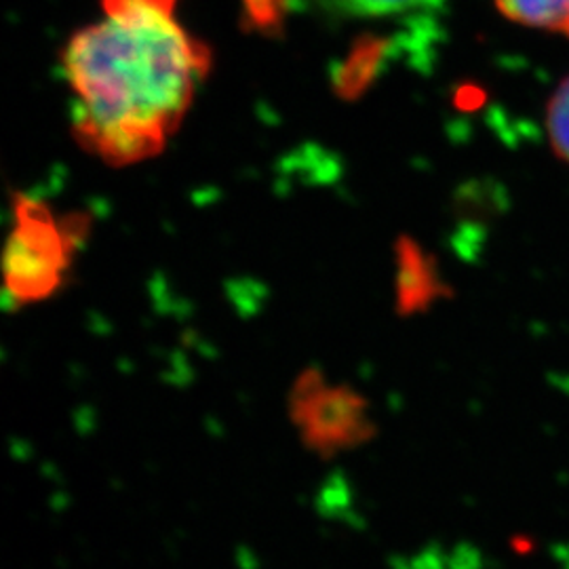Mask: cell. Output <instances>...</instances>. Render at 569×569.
<instances>
[{
  "label": "cell",
  "mask_w": 569,
  "mask_h": 569,
  "mask_svg": "<svg viewBox=\"0 0 569 569\" xmlns=\"http://www.w3.org/2000/svg\"><path fill=\"white\" fill-rule=\"evenodd\" d=\"M178 0H102V18L61 53L72 136L110 167L159 157L209 77L211 51L178 20Z\"/></svg>",
  "instance_id": "obj_1"
},
{
  "label": "cell",
  "mask_w": 569,
  "mask_h": 569,
  "mask_svg": "<svg viewBox=\"0 0 569 569\" xmlns=\"http://www.w3.org/2000/svg\"><path fill=\"white\" fill-rule=\"evenodd\" d=\"M13 222L0 251V284L16 306L41 305L60 293L87 241L89 218L58 213L32 194L13 197Z\"/></svg>",
  "instance_id": "obj_2"
},
{
  "label": "cell",
  "mask_w": 569,
  "mask_h": 569,
  "mask_svg": "<svg viewBox=\"0 0 569 569\" xmlns=\"http://www.w3.org/2000/svg\"><path fill=\"white\" fill-rule=\"evenodd\" d=\"M289 420L305 448L321 458L359 448L376 435L366 397L355 388L327 380L317 367H308L293 380Z\"/></svg>",
  "instance_id": "obj_3"
},
{
  "label": "cell",
  "mask_w": 569,
  "mask_h": 569,
  "mask_svg": "<svg viewBox=\"0 0 569 569\" xmlns=\"http://www.w3.org/2000/svg\"><path fill=\"white\" fill-rule=\"evenodd\" d=\"M507 20L569 39V0H493Z\"/></svg>",
  "instance_id": "obj_4"
},
{
  "label": "cell",
  "mask_w": 569,
  "mask_h": 569,
  "mask_svg": "<svg viewBox=\"0 0 569 569\" xmlns=\"http://www.w3.org/2000/svg\"><path fill=\"white\" fill-rule=\"evenodd\" d=\"M327 7L338 9L352 18H390L411 11L439 9L443 0H323Z\"/></svg>",
  "instance_id": "obj_5"
},
{
  "label": "cell",
  "mask_w": 569,
  "mask_h": 569,
  "mask_svg": "<svg viewBox=\"0 0 569 569\" xmlns=\"http://www.w3.org/2000/svg\"><path fill=\"white\" fill-rule=\"evenodd\" d=\"M550 146L561 161L569 163V79L559 84L547 110Z\"/></svg>",
  "instance_id": "obj_6"
},
{
  "label": "cell",
  "mask_w": 569,
  "mask_h": 569,
  "mask_svg": "<svg viewBox=\"0 0 569 569\" xmlns=\"http://www.w3.org/2000/svg\"><path fill=\"white\" fill-rule=\"evenodd\" d=\"M244 18L256 28H270L281 20L283 4L281 0H241Z\"/></svg>",
  "instance_id": "obj_7"
}]
</instances>
